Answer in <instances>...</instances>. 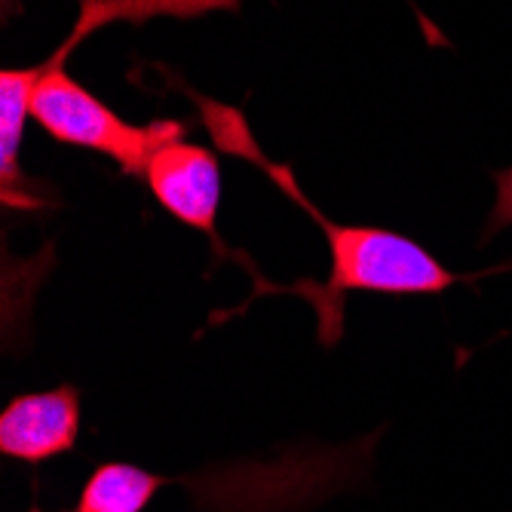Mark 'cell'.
<instances>
[{
  "label": "cell",
  "instance_id": "5b68a950",
  "mask_svg": "<svg viewBox=\"0 0 512 512\" xmlns=\"http://www.w3.org/2000/svg\"><path fill=\"white\" fill-rule=\"evenodd\" d=\"M34 83L37 68H4L0 74V181H4V200L16 206H34V184L19 166Z\"/></svg>",
  "mask_w": 512,
  "mask_h": 512
},
{
  "label": "cell",
  "instance_id": "8992f818",
  "mask_svg": "<svg viewBox=\"0 0 512 512\" xmlns=\"http://www.w3.org/2000/svg\"><path fill=\"white\" fill-rule=\"evenodd\" d=\"M166 482H169L166 476H157L145 467H135V463L108 460L89 473L80 491L77 509L80 512H145Z\"/></svg>",
  "mask_w": 512,
  "mask_h": 512
},
{
  "label": "cell",
  "instance_id": "7a4b0ae2",
  "mask_svg": "<svg viewBox=\"0 0 512 512\" xmlns=\"http://www.w3.org/2000/svg\"><path fill=\"white\" fill-rule=\"evenodd\" d=\"M289 191L301 200L289 178ZM301 206L319 221L332 252L329 292L332 301H341L347 292L371 295H439L457 283V276L439 264L421 243H414L396 230L368 227V224H335L322 218L307 200Z\"/></svg>",
  "mask_w": 512,
  "mask_h": 512
},
{
  "label": "cell",
  "instance_id": "52a82bcc",
  "mask_svg": "<svg viewBox=\"0 0 512 512\" xmlns=\"http://www.w3.org/2000/svg\"><path fill=\"white\" fill-rule=\"evenodd\" d=\"M494 181H497V200H494L491 218L485 224V237H494L497 230H503V227L512 224V166L509 169H500L494 175Z\"/></svg>",
  "mask_w": 512,
  "mask_h": 512
},
{
  "label": "cell",
  "instance_id": "277c9868",
  "mask_svg": "<svg viewBox=\"0 0 512 512\" xmlns=\"http://www.w3.org/2000/svg\"><path fill=\"white\" fill-rule=\"evenodd\" d=\"M80 436V390L62 384L43 393H22L0 411V454L31 463L74 451Z\"/></svg>",
  "mask_w": 512,
  "mask_h": 512
},
{
  "label": "cell",
  "instance_id": "6da1fadb",
  "mask_svg": "<svg viewBox=\"0 0 512 512\" xmlns=\"http://www.w3.org/2000/svg\"><path fill=\"white\" fill-rule=\"evenodd\" d=\"M31 120L50 132L59 145L105 154L126 175H145L151 157L163 145L184 138V126L178 120H123L102 99L92 96L86 86H80L59 59L50 65H37Z\"/></svg>",
  "mask_w": 512,
  "mask_h": 512
},
{
  "label": "cell",
  "instance_id": "ba28073f",
  "mask_svg": "<svg viewBox=\"0 0 512 512\" xmlns=\"http://www.w3.org/2000/svg\"><path fill=\"white\" fill-rule=\"evenodd\" d=\"M28 512H43V509H37V506H34V509H28ZM77 512H80V509H77Z\"/></svg>",
  "mask_w": 512,
  "mask_h": 512
},
{
  "label": "cell",
  "instance_id": "3957f363",
  "mask_svg": "<svg viewBox=\"0 0 512 512\" xmlns=\"http://www.w3.org/2000/svg\"><path fill=\"white\" fill-rule=\"evenodd\" d=\"M145 181L154 200L181 224H188L206 237H215V218L221 203V166L218 157L194 142L163 145L148 169Z\"/></svg>",
  "mask_w": 512,
  "mask_h": 512
}]
</instances>
